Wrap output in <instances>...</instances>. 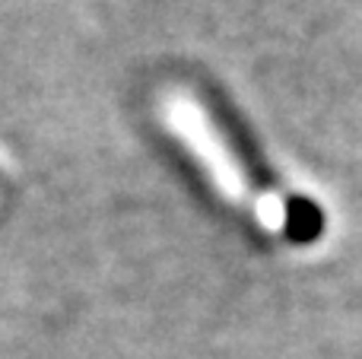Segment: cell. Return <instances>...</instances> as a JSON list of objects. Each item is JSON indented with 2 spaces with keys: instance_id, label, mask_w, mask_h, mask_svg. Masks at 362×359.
<instances>
[{
  "instance_id": "1",
  "label": "cell",
  "mask_w": 362,
  "mask_h": 359,
  "mask_svg": "<svg viewBox=\"0 0 362 359\" xmlns=\"http://www.w3.org/2000/svg\"><path fill=\"white\" fill-rule=\"evenodd\" d=\"M206 108H210L213 121L219 124V131H223L226 143H229V150L235 153V159L242 163L245 175L251 178V182L257 184V188H274V175H270V165L261 159V153H257V143L251 140L248 127L242 124V121L235 118V112H232L229 105H226L223 99H219L216 93H206Z\"/></svg>"
},
{
  "instance_id": "2",
  "label": "cell",
  "mask_w": 362,
  "mask_h": 359,
  "mask_svg": "<svg viewBox=\"0 0 362 359\" xmlns=\"http://www.w3.org/2000/svg\"><path fill=\"white\" fill-rule=\"evenodd\" d=\"M325 233V210L305 194H296L286 201V239L296 245H308Z\"/></svg>"
}]
</instances>
